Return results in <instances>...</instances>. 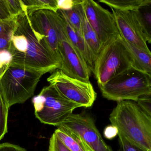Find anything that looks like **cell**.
<instances>
[{"label": "cell", "instance_id": "cell-1", "mask_svg": "<svg viewBox=\"0 0 151 151\" xmlns=\"http://www.w3.org/2000/svg\"><path fill=\"white\" fill-rule=\"evenodd\" d=\"M9 51L12 63L30 68L46 69L51 72L60 69V63L37 38L26 11L17 18Z\"/></svg>", "mask_w": 151, "mask_h": 151}, {"label": "cell", "instance_id": "cell-2", "mask_svg": "<svg viewBox=\"0 0 151 151\" xmlns=\"http://www.w3.org/2000/svg\"><path fill=\"white\" fill-rule=\"evenodd\" d=\"M109 119L129 141L145 151H151V116L136 101L117 102Z\"/></svg>", "mask_w": 151, "mask_h": 151}, {"label": "cell", "instance_id": "cell-3", "mask_svg": "<svg viewBox=\"0 0 151 151\" xmlns=\"http://www.w3.org/2000/svg\"><path fill=\"white\" fill-rule=\"evenodd\" d=\"M51 71L12 64L0 78V93L9 109L32 97L40 78Z\"/></svg>", "mask_w": 151, "mask_h": 151}, {"label": "cell", "instance_id": "cell-4", "mask_svg": "<svg viewBox=\"0 0 151 151\" xmlns=\"http://www.w3.org/2000/svg\"><path fill=\"white\" fill-rule=\"evenodd\" d=\"M102 96L109 100L137 101L151 93V75L131 66L100 86Z\"/></svg>", "mask_w": 151, "mask_h": 151}, {"label": "cell", "instance_id": "cell-5", "mask_svg": "<svg viewBox=\"0 0 151 151\" xmlns=\"http://www.w3.org/2000/svg\"><path fill=\"white\" fill-rule=\"evenodd\" d=\"M133 65L131 55L119 35L102 45L92 72L100 87Z\"/></svg>", "mask_w": 151, "mask_h": 151}, {"label": "cell", "instance_id": "cell-6", "mask_svg": "<svg viewBox=\"0 0 151 151\" xmlns=\"http://www.w3.org/2000/svg\"><path fill=\"white\" fill-rule=\"evenodd\" d=\"M32 102L36 117L42 123L58 127L79 108L62 96L52 86H45Z\"/></svg>", "mask_w": 151, "mask_h": 151}, {"label": "cell", "instance_id": "cell-7", "mask_svg": "<svg viewBox=\"0 0 151 151\" xmlns=\"http://www.w3.org/2000/svg\"><path fill=\"white\" fill-rule=\"evenodd\" d=\"M57 30L58 48L61 59V70L70 77L88 82L91 72L83 56L67 36L62 18L58 13L52 11Z\"/></svg>", "mask_w": 151, "mask_h": 151}, {"label": "cell", "instance_id": "cell-8", "mask_svg": "<svg viewBox=\"0 0 151 151\" xmlns=\"http://www.w3.org/2000/svg\"><path fill=\"white\" fill-rule=\"evenodd\" d=\"M47 81L62 96L79 107H91L97 98V93L90 82L70 77L60 70L54 71Z\"/></svg>", "mask_w": 151, "mask_h": 151}, {"label": "cell", "instance_id": "cell-9", "mask_svg": "<svg viewBox=\"0 0 151 151\" xmlns=\"http://www.w3.org/2000/svg\"><path fill=\"white\" fill-rule=\"evenodd\" d=\"M119 34L122 38L132 45L151 53L147 43L151 44L146 34L139 9L120 10L111 8Z\"/></svg>", "mask_w": 151, "mask_h": 151}, {"label": "cell", "instance_id": "cell-10", "mask_svg": "<svg viewBox=\"0 0 151 151\" xmlns=\"http://www.w3.org/2000/svg\"><path fill=\"white\" fill-rule=\"evenodd\" d=\"M85 15L103 45L120 35L113 14L93 0H83Z\"/></svg>", "mask_w": 151, "mask_h": 151}, {"label": "cell", "instance_id": "cell-11", "mask_svg": "<svg viewBox=\"0 0 151 151\" xmlns=\"http://www.w3.org/2000/svg\"><path fill=\"white\" fill-rule=\"evenodd\" d=\"M60 126L78 134L93 151H113L102 138L92 117L86 112L71 114Z\"/></svg>", "mask_w": 151, "mask_h": 151}, {"label": "cell", "instance_id": "cell-12", "mask_svg": "<svg viewBox=\"0 0 151 151\" xmlns=\"http://www.w3.org/2000/svg\"><path fill=\"white\" fill-rule=\"evenodd\" d=\"M27 15L39 41L53 55L61 65V59L58 48V34L52 11L45 9L37 10Z\"/></svg>", "mask_w": 151, "mask_h": 151}, {"label": "cell", "instance_id": "cell-13", "mask_svg": "<svg viewBox=\"0 0 151 151\" xmlns=\"http://www.w3.org/2000/svg\"><path fill=\"white\" fill-rule=\"evenodd\" d=\"M60 16L62 18L63 26L69 39L79 51L90 70L92 72L94 63V58L86 44L83 35L76 31L66 19L61 16Z\"/></svg>", "mask_w": 151, "mask_h": 151}, {"label": "cell", "instance_id": "cell-14", "mask_svg": "<svg viewBox=\"0 0 151 151\" xmlns=\"http://www.w3.org/2000/svg\"><path fill=\"white\" fill-rule=\"evenodd\" d=\"M54 133L70 151H93L78 134L71 130L60 126Z\"/></svg>", "mask_w": 151, "mask_h": 151}, {"label": "cell", "instance_id": "cell-15", "mask_svg": "<svg viewBox=\"0 0 151 151\" xmlns=\"http://www.w3.org/2000/svg\"><path fill=\"white\" fill-rule=\"evenodd\" d=\"M122 39L132 57L133 67L151 75V53L145 52Z\"/></svg>", "mask_w": 151, "mask_h": 151}, {"label": "cell", "instance_id": "cell-16", "mask_svg": "<svg viewBox=\"0 0 151 151\" xmlns=\"http://www.w3.org/2000/svg\"><path fill=\"white\" fill-rule=\"evenodd\" d=\"M83 0H77L73 7L69 10L59 9L57 13L66 19L76 31L82 34V26L84 17Z\"/></svg>", "mask_w": 151, "mask_h": 151}, {"label": "cell", "instance_id": "cell-17", "mask_svg": "<svg viewBox=\"0 0 151 151\" xmlns=\"http://www.w3.org/2000/svg\"><path fill=\"white\" fill-rule=\"evenodd\" d=\"M82 32L86 44L91 53L95 61L96 57L100 52L102 45L96 32L88 22L85 14L82 23Z\"/></svg>", "mask_w": 151, "mask_h": 151}, {"label": "cell", "instance_id": "cell-18", "mask_svg": "<svg viewBox=\"0 0 151 151\" xmlns=\"http://www.w3.org/2000/svg\"><path fill=\"white\" fill-rule=\"evenodd\" d=\"M110 8L120 10L139 9L151 5V0H99Z\"/></svg>", "mask_w": 151, "mask_h": 151}, {"label": "cell", "instance_id": "cell-19", "mask_svg": "<svg viewBox=\"0 0 151 151\" xmlns=\"http://www.w3.org/2000/svg\"><path fill=\"white\" fill-rule=\"evenodd\" d=\"M22 1L28 14L43 9L57 13L59 9L57 0H24Z\"/></svg>", "mask_w": 151, "mask_h": 151}, {"label": "cell", "instance_id": "cell-20", "mask_svg": "<svg viewBox=\"0 0 151 151\" xmlns=\"http://www.w3.org/2000/svg\"><path fill=\"white\" fill-rule=\"evenodd\" d=\"M9 109L0 93V141L8 132Z\"/></svg>", "mask_w": 151, "mask_h": 151}, {"label": "cell", "instance_id": "cell-21", "mask_svg": "<svg viewBox=\"0 0 151 151\" xmlns=\"http://www.w3.org/2000/svg\"><path fill=\"white\" fill-rule=\"evenodd\" d=\"M139 10L146 34L151 40V5L144 7Z\"/></svg>", "mask_w": 151, "mask_h": 151}, {"label": "cell", "instance_id": "cell-22", "mask_svg": "<svg viewBox=\"0 0 151 151\" xmlns=\"http://www.w3.org/2000/svg\"><path fill=\"white\" fill-rule=\"evenodd\" d=\"M13 57L9 50L0 51V78L12 64Z\"/></svg>", "mask_w": 151, "mask_h": 151}, {"label": "cell", "instance_id": "cell-23", "mask_svg": "<svg viewBox=\"0 0 151 151\" xmlns=\"http://www.w3.org/2000/svg\"><path fill=\"white\" fill-rule=\"evenodd\" d=\"M11 17H17L25 12L22 0H6Z\"/></svg>", "mask_w": 151, "mask_h": 151}, {"label": "cell", "instance_id": "cell-24", "mask_svg": "<svg viewBox=\"0 0 151 151\" xmlns=\"http://www.w3.org/2000/svg\"><path fill=\"white\" fill-rule=\"evenodd\" d=\"M17 17L0 20V36L13 33L16 24Z\"/></svg>", "mask_w": 151, "mask_h": 151}, {"label": "cell", "instance_id": "cell-25", "mask_svg": "<svg viewBox=\"0 0 151 151\" xmlns=\"http://www.w3.org/2000/svg\"><path fill=\"white\" fill-rule=\"evenodd\" d=\"M118 136L119 148L117 151H145L130 142L119 132Z\"/></svg>", "mask_w": 151, "mask_h": 151}, {"label": "cell", "instance_id": "cell-26", "mask_svg": "<svg viewBox=\"0 0 151 151\" xmlns=\"http://www.w3.org/2000/svg\"><path fill=\"white\" fill-rule=\"evenodd\" d=\"M48 151H70L54 133L49 141Z\"/></svg>", "mask_w": 151, "mask_h": 151}, {"label": "cell", "instance_id": "cell-27", "mask_svg": "<svg viewBox=\"0 0 151 151\" xmlns=\"http://www.w3.org/2000/svg\"><path fill=\"white\" fill-rule=\"evenodd\" d=\"M136 102L145 112L151 116V93L141 96Z\"/></svg>", "mask_w": 151, "mask_h": 151}, {"label": "cell", "instance_id": "cell-28", "mask_svg": "<svg viewBox=\"0 0 151 151\" xmlns=\"http://www.w3.org/2000/svg\"><path fill=\"white\" fill-rule=\"evenodd\" d=\"M11 17L6 0H0V20H6Z\"/></svg>", "mask_w": 151, "mask_h": 151}, {"label": "cell", "instance_id": "cell-29", "mask_svg": "<svg viewBox=\"0 0 151 151\" xmlns=\"http://www.w3.org/2000/svg\"><path fill=\"white\" fill-rule=\"evenodd\" d=\"M77 1V0H57L58 9L63 10H69L73 7L76 3Z\"/></svg>", "mask_w": 151, "mask_h": 151}, {"label": "cell", "instance_id": "cell-30", "mask_svg": "<svg viewBox=\"0 0 151 151\" xmlns=\"http://www.w3.org/2000/svg\"><path fill=\"white\" fill-rule=\"evenodd\" d=\"M118 129L115 126L112 124L108 125L104 129V136L108 139H111L118 135Z\"/></svg>", "mask_w": 151, "mask_h": 151}, {"label": "cell", "instance_id": "cell-31", "mask_svg": "<svg viewBox=\"0 0 151 151\" xmlns=\"http://www.w3.org/2000/svg\"><path fill=\"white\" fill-rule=\"evenodd\" d=\"M0 151H27L26 149L17 145L9 143L0 144Z\"/></svg>", "mask_w": 151, "mask_h": 151}, {"label": "cell", "instance_id": "cell-32", "mask_svg": "<svg viewBox=\"0 0 151 151\" xmlns=\"http://www.w3.org/2000/svg\"><path fill=\"white\" fill-rule=\"evenodd\" d=\"M12 34L13 33L0 36V51L9 50Z\"/></svg>", "mask_w": 151, "mask_h": 151}]
</instances>
